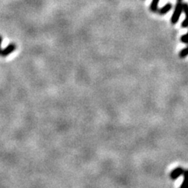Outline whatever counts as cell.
Listing matches in <instances>:
<instances>
[{
  "label": "cell",
  "mask_w": 188,
  "mask_h": 188,
  "mask_svg": "<svg viewBox=\"0 0 188 188\" xmlns=\"http://www.w3.org/2000/svg\"><path fill=\"white\" fill-rule=\"evenodd\" d=\"M172 8H173V5H172L171 3H167L166 5H165L163 7L161 8L159 10H158V13H159V14H161V15H165L168 12L171 10Z\"/></svg>",
  "instance_id": "4"
},
{
  "label": "cell",
  "mask_w": 188,
  "mask_h": 188,
  "mask_svg": "<svg viewBox=\"0 0 188 188\" xmlns=\"http://www.w3.org/2000/svg\"><path fill=\"white\" fill-rule=\"evenodd\" d=\"M183 0H177V4L176 5L175 10L173 13V16L171 18V22L173 24H176L178 21H179V17H180L181 13H182V6H183Z\"/></svg>",
  "instance_id": "1"
},
{
  "label": "cell",
  "mask_w": 188,
  "mask_h": 188,
  "mask_svg": "<svg viewBox=\"0 0 188 188\" xmlns=\"http://www.w3.org/2000/svg\"><path fill=\"white\" fill-rule=\"evenodd\" d=\"M180 188H187V186H186V179H184V180H183V183H182V184H181Z\"/></svg>",
  "instance_id": "10"
},
{
  "label": "cell",
  "mask_w": 188,
  "mask_h": 188,
  "mask_svg": "<svg viewBox=\"0 0 188 188\" xmlns=\"http://www.w3.org/2000/svg\"><path fill=\"white\" fill-rule=\"evenodd\" d=\"M187 35H183V36H181L180 38V41L182 42V43H185V44H187Z\"/></svg>",
  "instance_id": "8"
},
{
  "label": "cell",
  "mask_w": 188,
  "mask_h": 188,
  "mask_svg": "<svg viewBox=\"0 0 188 188\" xmlns=\"http://www.w3.org/2000/svg\"><path fill=\"white\" fill-rule=\"evenodd\" d=\"M2 42V36H0V52H1V50H2V48H1Z\"/></svg>",
  "instance_id": "11"
},
{
  "label": "cell",
  "mask_w": 188,
  "mask_h": 188,
  "mask_svg": "<svg viewBox=\"0 0 188 188\" xmlns=\"http://www.w3.org/2000/svg\"><path fill=\"white\" fill-rule=\"evenodd\" d=\"M16 48H17V46H16L15 43H10L6 48L1 50V52H0V56H7L8 55H9L11 53H13V51L15 50Z\"/></svg>",
  "instance_id": "2"
},
{
  "label": "cell",
  "mask_w": 188,
  "mask_h": 188,
  "mask_svg": "<svg viewBox=\"0 0 188 188\" xmlns=\"http://www.w3.org/2000/svg\"><path fill=\"white\" fill-rule=\"evenodd\" d=\"M187 4L186 3H183V6H182V9H183V13H185V15H187Z\"/></svg>",
  "instance_id": "7"
},
{
  "label": "cell",
  "mask_w": 188,
  "mask_h": 188,
  "mask_svg": "<svg viewBox=\"0 0 188 188\" xmlns=\"http://www.w3.org/2000/svg\"><path fill=\"white\" fill-rule=\"evenodd\" d=\"M160 0H153L151 2V6H150V9L152 12H157L158 10V3H159Z\"/></svg>",
  "instance_id": "5"
},
{
  "label": "cell",
  "mask_w": 188,
  "mask_h": 188,
  "mask_svg": "<svg viewBox=\"0 0 188 188\" xmlns=\"http://www.w3.org/2000/svg\"><path fill=\"white\" fill-rule=\"evenodd\" d=\"M186 173V170H184L183 169H182V168H176V169H175L171 173V178L173 179H177L179 176L182 175V174H185Z\"/></svg>",
  "instance_id": "3"
},
{
  "label": "cell",
  "mask_w": 188,
  "mask_h": 188,
  "mask_svg": "<svg viewBox=\"0 0 188 188\" xmlns=\"http://www.w3.org/2000/svg\"><path fill=\"white\" fill-rule=\"evenodd\" d=\"M181 26L183 27V28H187L188 24H187V17H186V18L183 21L182 24H181Z\"/></svg>",
  "instance_id": "9"
},
{
  "label": "cell",
  "mask_w": 188,
  "mask_h": 188,
  "mask_svg": "<svg viewBox=\"0 0 188 188\" xmlns=\"http://www.w3.org/2000/svg\"><path fill=\"white\" fill-rule=\"evenodd\" d=\"M186 56H187V48L183 49L179 53V56L181 58H185Z\"/></svg>",
  "instance_id": "6"
}]
</instances>
